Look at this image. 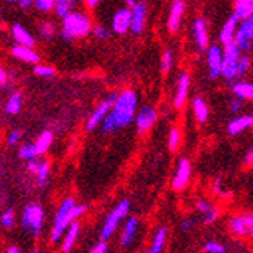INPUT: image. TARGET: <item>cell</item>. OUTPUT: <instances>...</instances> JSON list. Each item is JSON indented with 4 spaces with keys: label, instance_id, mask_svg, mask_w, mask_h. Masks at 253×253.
<instances>
[{
    "label": "cell",
    "instance_id": "6da1fadb",
    "mask_svg": "<svg viewBox=\"0 0 253 253\" xmlns=\"http://www.w3.org/2000/svg\"><path fill=\"white\" fill-rule=\"evenodd\" d=\"M138 112V94L133 89H125L117 94L111 112L100 125L103 133H114L130 125Z\"/></svg>",
    "mask_w": 253,
    "mask_h": 253
},
{
    "label": "cell",
    "instance_id": "7a4b0ae2",
    "mask_svg": "<svg viewBox=\"0 0 253 253\" xmlns=\"http://www.w3.org/2000/svg\"><path fill=\"white\" fill-rule=\"evenodd\" d=\"M86 211V205L78 203L73 197H65L59 206L53 218L52 232H50V241L58 243L59 238L65 234V231L70 227L84 212Z\"/></svg>",
    "mask_w": 253,
    "mask_h": 253
},
{
    "label": "cell",
    "instance_id": "3957f363",
    "mask_svg": "<svg viewBox=\"0 0 253 253\" xmlns=\"http://www.w3.org/2000/svg\"><path fill=\"white\" fill-rule=\"evenodd\" d=\"M94 25L91 17L84 11H73L62 18V26L59 35L64 41H75L93 34Z\"/></svg>",
    "mask_w": 253,
    "mask_h": 253
},
{
    "label": "cell",
    "instance_id": "277c9868",
    "mask_svg": "<svg viewBox=\"0 0 253 253\" xmlns=\"http://www.w3.org/2000/svg\"><path fill=\"white\" fill-rule=\"evenodd\" d=\"M44 217H45V214H44L42 206L37 202H31L21 211V218H20L21 227L25 229L28 234H31L32 237L37 238L41 234Z\"/></svg>",
    "mask_w": 253,
    "mask_h": 253
},
{
    "label": "cell",
    "instance_id": "5b68a950",
    "mask_svg": "<svg viewBox=\"0 0 253 253\" xmlns=\"http://www.w3.org/2000/svg\"><path fill=\"white\" fill-rule=\"evenodd\" d=\"M129 210H130V202H129L127 199L120 200L116 206H114V210L106 215V218H105V221H103L102 232H100L102 240L108 241V240L114 235V232L117 231L119 224L123 221V218H126Z\"/></svg>",
    "mask_w": 253,
    "mask_h": 253
},
{
    "label": "cell",
    "instance_id": "8992f818",
    "mask_svg": "<svg viewBox=\"0 0 253 253\" xmlns=\"http://www.w3.org/2000/svg\"><path fill=\"white\" fill-rule=\"evenodd\" d=\"M243 56V50L238 47L235 42L224 45L223 49V70L221 78L227 82H237V68L240 64V59Z\"/></svg>",
    "mask_w": 253,
    "mask_h": 253
},
{
    "label": "cell",
    "instance_id": "52a82bcc",
    "mask_svg": "<svg viewBox=\"0 0 253 253\" xmlns=\"http://www.w3.org/2000/svg\"><path fill=\"white\" fill-rule=\"evenodd\" d=\"M116 99H117V94H111V96H108L103 102H100V103L94 108V111L89 114V117H88L86 122H85V129H86L88 132L94 130L97 126H100V125L103 123V120L106 119V116L111 112V109H112V106H114V102H116Z\"/></svg>",
    "mask_w": 253,
    "mask_h": 253
},
{
    "label": "cell",
    "instance_id": "ba28073f",
    "mask_svg": "<svg viewBox=\"0 0 253 253\" xmlns=\"http://www.w3.org/2000/svg\"><path fill=\"white\" fill-rule=\"evenodd\" d=\"M234 42L243 50V53L253 50V14L240 21Z\"/></svg>",
    "mask_w": 253,
    "mask_h": 253
},
{
    "label": "cell",
    "instance_id": "9c48e42d",
    "mask_svg": "<svg viewBox=\"0 0 253 253\" xmlns=\"http://www.w3.org/2000/svg\"><path fill=\"white\" fill-rule=\"evenodd\" d=\"M191 35L196 47L200 53L206 52L210 47V31H208V21L203 17H197L193 20L191 25Z\"/></svg>",
    "mask_w": 253,
    "mask_h": 253
},
{
    "label": "cell",
    "instance_id": "30bf717a",
    "mask_svg": "<svg viewBox=\"0 0 253 253\" xmlns=\"http://www.w3.org/2000/svg\"><path fill=\"white\" fill-rule=\"evenodd\" d=\"M206 67H208L210 79H217L221 76L223 70V49L220 44H212L206 50Z\"/></svg>",
    "mask_w": 253,
    "mask_h": 253
},
{
    "label": "cell",
    "instance_id": "8fae6325",
    "mask_svg": "<svg viewBox=\"0 0 253 253\" xmlns=\"http://www.w3.org/2000/svg\"><path fill=\"white\" fill-rule=\"evenodd\" d=\"M191 179V163L187 158H180L176 166L173 179H171V187L174 191H183L187 188Z\"/></svg>",
    "mask_w": 253,
    "mask_h": 253
},
{
    "label": "cell",
    "instance_id": "7c38bea8",
    "mask_svg": "<svg viewBox=\"0 0 253 253\" xmlns=\"http://www.w3.org/2000/svg\"><path fill=\"white\" fill-rule=\"evenodd\" d=\"M132 28V8L125 6L114 12L111 20V31L117 35H125Z\"/></svg>",
    "mask_w": 253,
    "mask_h": 253
},
{
    "label": "cell",
    "instance_id": "4fadbf2b",
    "mask_svg": "<svg viewBox=\"0 0 253 253\" xmlns=\"http://www.w3.org/2000/svg\"><path fill=\"white\" fill-rule=\"evenodd\" d=\"M158 119V109L155 106H143L141 109H138L136 116H135V126H136V130L140 133H146L147 130H150L155 125Z\"/></svg>",
    "mask_w": 253,
    "mask_h": 253
},
{
    "label": "cell",
    "instance_id": "5bb4252c",
    "mask_svg": "<svg viewBox=\"0 0 253 253\" xmlns=\"http://www.w3.org/2000/svg\"><path fill=\"white\" fill-rule=\"evenodd\" d=\"M190 85H191V78L187 72H182L177 76L176 81V88H174V97L173 103L176 109H182L187 103L188 94H190Z\"/></svg>",
    "mask_w": 253,
    "mask_h": 253
},
{
    "label": "cell",
    "instance_id": "9a60e30c",
    "mask_svg": "<svg viewBox=\"0 0 253 253\" xmlns=\"http://www.w3.org/2000/svg\"><path fill=\"white\" fill-rule=\"evenodd\" d=\"M185 0H173L170 9H169V15H167V31L174 34L179 31L183 15H185Z\"/></svg>",
    "mask_w": 253,
    "mask_h": 253
},
{
    "label": "cell",
    "instance_id": "2e32d148",
    "mask_svg": "<svg viewBox=\"0 0 253 253\" xmlns=\"http://www.w3.org/2000/svg\"><path fill=\"white\" fill-rule=\"evenodd\" d=\"M240 18L232 14L226 18V21L223 23V26L220 29V34H218V41L221 45H227V44H232L235 41V35H237V31H238V26H240Z\"/></svg>",
    "mask_w": 253,
    "mask_h": 253
},
{
    "label": "cell",
    "instance_id": "e0dca14e",
    "mask_svg": "<svg viewBox=\"0 0 253 253\" xmlns=\"http://www.w3.org/2000/svg\"><path fill=\"white\" fill-rule=\"evenodd\" d=\"M146 21H147V5L144 2H138L132 8V28H130V32L133 35L143 34V31L146 28Z\"/></svg>",
    "mask_w": 253,
    "mask_h": 253
},
{
    "label": "cell",
    "instance_id": "ac0fdd59",
    "mask_svg": "<svg viewBox=\"0 0 253 253\" xmlns=\"http://www.w3.org/2000/svg\"><path fill=\"white\" fill-rule=\"evenodd\" d=\"M196 210L202 215L203 224H212V223H215L218 215H220L218 208L212 202H210L208 199H199L196 202Z\"/></svg>",
    "mask_w": 253,
    "mask_h": 253
},
{
    "label": "cell",
    "instance_id": "d6986e66",
    "mask_svg": "<svg viewBox=\"0 0 253 253\" xmlns=\"http://www.w3.org/2000/svg\"><path fill=\"white\" fill-rule=\"evenodd\" d=\"M252 126H253V116L244 114V116H237L229 122L226 125V132L231 136H237V135H241L243 132H246L247 129H250Z\"/></svg>",
    "mask_w": 253,
    "mask_h": 253
},
{
    "label": "cell",
    "instance_id": "ffe728a7",
    "mask_svg": "<svg viewBox=\"0 0 253 253\" xmlns=\"http://www.w3.org/2000/svg\"><path fill=\"white\" fill-rule=\"evenodd\" d=\"M138 226H140V221H138L136 217H130L126 220V223L123 226V231L120 234V246L123 249L129 247L135 241L136 234H138Z\"/></svg>",
    "mask_w": 253,
    "mask_h": 253
},
{
    "label": "cell",
    "instance_id": "44dd1931",
    "mask_svg": "<svg viewBox=\"0 0 253 253\" xmlns=\"http://www.w3.org/2000/svg\"><path fill=\"white\" fill-rule=\"evenodd\" d=\"M11 56L15 58L17 61H21L25 64H38L40 61V55L32 49V47H26V45H20L15 44L11 47Z\"/></svg>",
    "mask_w": 253,
    "mask_h": 253
},
{
    "label": "cell",
    "instance_id": "7402d4cb",
    "mask_svg": "<svg viewBox=\"0 0 253 253\" xmlns=\"http://www.w3.org/2000/svg\"><path fill=\"white\" fill-rule=\"evenodd\" d=\"M11 37L15 41V44L26 45V47H32L34 49V45H35L34 35L25 26H21L20 23H15V25L11 26Z\"/></svg>",
    "mask_w": 253,
    "mask_h": 253
},
{
    "label": "cell",
    "instance_id": "603a6c76",
    "mask_svg": "<svg viewBox=\"0 0 253 253\" xmlns=\"http://www.w3.org/2000/svg\"><path fill=\"white\" fill-rule=\"evenodd\" d=\"M227 229L234 237H247V224L244 214H235L229 218L227 221Z\"/></svg>",
    "mask_w": 253,
    "mask_h": 253
},
{
    "label": "cell",
    "instance_id": "cb8c5ba5",
    "mask_svg": "<svg viewBox=\"0 0 253 253\" xmlns=\"http://www.w3.org/2000/svg\"><path fill=\"white\" fill-rule=\"evenodd\" d=\"M79 223L75 221L70 227L67 229L65 234L62 235V243H61V250L64 253H70V250L73 249L76 240H78V235H79Z\"/></svg>",
    "mask_w": 253,
    "mask_h": 253
},
{
    "label": "cell",
    "instance_id": "d4e9b609",
    "mask_svg": "<svg viewBox=\"0 0 253 253\" xmlns=\"http://www.w3.org/2000/svg\"><path fill=\"white\" fill-rule=\"evenodd\" d=\"M232 93L235 97H240L241 100H253V82L249 81L234 82Z\"/></svg>",
    "mask_w": 253,
    "mask_h": 253
},
{
    "label": "cell",
    "instance_id": "484cf974",
    "mask_svg": "<svg viewBox=\"0 0 253 253\" xmlns=\"http://www.w3.org/2000/svg\"><path fill=\"white\" fill-rule=\"evenodd\" d=\"M191 108H193V114L199 123H205L210 117V108L208 103L203 97H194L191 102Z\"/></svg>",
    "mask_w": 253,
    "mask_h": 253
},
{
    "label": "cell",
    "instance_id": "4316f807",
    "mask_svg": "<svg viewBox=\"0 0 253 253\" xmlns=\"http://www.w3.org/2000/svg\"><path fill=\"white\" fill-rule=\"evenodd\" d=\"M167 235H169L167 227H159L156 231V234L153 235L150 247H149V250L146 253H163L164 246L167 243Z\"/></svg>",
    "mask_w": 253,
    "mask_h": 253
},
{
    "label": "cell",
    "instance_id": "83f0119b",
    "mask_svg": "<svg viewBox=\"0 0 253 253\" xmlns=\"http://www.w3.org/2000/svg\"><path fill=\"white\" fill-rule=\"evenodd\" d=\"M23 106V94L20 91H12L5 102V112L8 116H17Z\"/></svg>",
    "mask_w": 253,
    "mask_h": 253
},
{
    "label": "cell",
    "instance_id": "f1b7e54d",
    "mask_svg": "<svg viewBox=\"0 0 253 253\" xmlns=\"http://www.w3.org/2000/svg\"><path fill=\"white\" fill-rule=\"evenodd\" d=\"M53 144V133L50 130H44L38 135V138L35 140V147H37V152H38V156L40 155H44L50 149V146Z\"/></svg>",
    "mask_w": 253,
    "mask_h": 253
},
{
    "label": "cell",
    "instance_id": "f546056e",
    "mask_svg": "<svg viewBox=\"0 0 253 253\" xmlns=\"http://www.w3.org/2000/svg\"><path fill=\"white\" fill-rule=\"evenodd\" d=\"M234 14L243 20L253 14V0H234Z\"/></svg>",
    "mask_w": 253,
    "mask_h": 253
},
{
    "label": "cell",
    "instance_id": "4dcf8cb0",
    "mask_svg": "<svg viewBox=\"0 0 253 253\" xmlns=\"http://www.w3.org/2000/svg\"><path fill=\"white\" fill-rule=\"evenodd\" d=\"M76 2L78 0H58L56 6H55V15L59 17L61 20L65 18L68 14H72L73 11H76Z\"/></svg>",
    "mask_w": 253,
    "mask_h": 253
},
{
    "label": "cell",
    "instance_id": "1f68e13d",
    "mask_svg": "<svg viewBox=\"0 0 253 253\" xmlns=\"http://www.w3.org/2000/svg\"><path fill=\"white\" fill-rule=\"evenodd\" d=\"M49 177H50V163L49 161H42L37 174H35V180L38 188H44L49 183Z\"/></svg>",
    "mask_w": 253,
    "mask_h": 253
},
{
    "label": "cell",
    "instance_id": "d6a6232c",
    "mask_svg": "<svg viewBox=\"0 0 253 253\" xmlns=\"http://www.w3.org/2000/svg\"><path fill=\"white\" fill-rule=\"evenodd\" d=\"M56 34H58L56 25L50 20H44L38 25V35L42 40H52V38L56 37Z\"/></svg>",
    "mask_w": 253,
    "mask_h": 253
},
{
    "label": "cell",
    "instance_id": "836d02e7",
    "mask_svg": "<svg viewBox=\"0 0 253 253\" xmlns=\"http://www.w3.org/2000/svg\"><path fill=\"white\" fill-rule=\"evenodd\" d=\"M182 143V132L179 129V126H171L170 132H169V138H167V146L171 152H176L180 147Z\"/></svg>",
    "mask_w": 253,
    "mask_h": 253
},
{
    "label": "cell",
    "instance_id": "e575fe53",
    "mask_svg": "<svg viewBox=\"0 0 253 253\" xmlns=\"http://www.w3.org/2000/svg\"><path fill=\"white\" fill-rule=\"evenodd\" d=\"M18 156L23 161H31L38 158V152L35 147V143H25L20 149H18Z\"/></svg>",
    "mask_w": 253,
    "mask_h": 253
},
{
    "label": "cell",
    "instance_id": "d590c367",
    "mask_svg": "<svg viewBox=\"0 0 253 253\" xmlns=\"http://www.w3.org/2000/svg\"><path fill=\"white\" fill-rule=\"evenodd\" d=\"M173 64H174V53L171 49H166L163 55H161V72L167 75L173 68Z\"/></svg>",
    "mask_w": 253,
    "mask_h": 253
},
{
    "label": "cell",
    "instance_id": "8d00e7d4",
    "mask_svg": "<svg viewBox=\"0 0 253 253\" xmlns=\"http://www.w3.org/2000/svg\"><path fill=\"white\" fill-rule=\"evenodd\" d=\"M34 75L35 76H40V78H53L56 75V70L55 67L52 65H47V64H35L34 67Z\"/></svg>",
    "mask_w": 253,
    "mask_h": 253
},
{
    "label": "cell",
    "instance_id": "74e56055",
    "mask_svg": "<svg viewBox=\"0 0 253 253\" xmlns=\"http://www.w3.org/2000/svg\"><path fill=\"white\" fill-rule=\"evenodd\" d=\"M17 217H15V211L12 208H6L2 212V217H0V224H2L3 229H12L15 226Z\"/></svg>",
    "mask_w": 253,
    "mask_h": 253
},
{
    "label": "cell",
    "instance_id": "f35d334b",
    "mask_svg": "<svg viewBox=\"0 0 253 253\" xmlns=\"http://www.w3.org/2000/svg\"><path fill=\"white\" fill-rule=\"evenodd\" d=\"M58 0H35V9L42 12V14H49L52 11H55Z\"/></svg>",
    "mask_w": 253,
    "mask_h": 253
},
{
    "label": "cell",
    "instance_id": "ab89813d",
    "mask_svg": "<svg viewBox=\"0 0 253 253\" xmlns=\"http://www.w3.org/2000/svg\"><path fill=\"white\" fill-rule=\"evenodd\" d=\"M252 67V59L247 56V55H243L241 59H240V64H238V68H237V81L241 79Z\"/></svg>",
    "mask_w": 253,
    "mask_h": 253
},
{
    "label": "cell",
    "instance_id": "60d3db41",
    "mask_svg": "<svg viewBox=\"0 0 253 253\" xmlns=\"http://www.w3.org/2000/svg\"><path fill=\"white\" fill-rule=\"evenodd\" d=\"M203 250L206 253H224L226 252V247L220 243V241H206L205 246H203Z\"/></svg>",
    "mask_w": 253,
    "mask_h": 253
},
{
    "label": "cell",
    "instance_id": "b9f144b4",
    "mask_svg": "<svg viewBox=\"0 0 253 253\" xmlns=\"http://www.w3.org/2000/svg\"><path fill=\"white\" fill-rule=\"evenodd\" d=\"M109 34H111V31L106 26H103V25H96L94 29H93V35L97 40H106L109 37Z\"/></svg>",
    "mask_w": 253,
    "mask_h": 253
},
{
    "label": "cell",
    "instance_id": "7bdbcfd3",
    "mask_svg": "<svg viewBox=\"0 0 253 253\" xmlns=\"http://www.w3.org/2000/svg\"><path fill=\"white\" fill-rule=\"evenodd\" d=\"M21 141V132L20 130H11L6 136V143L9 147H14L17 146L18 143Z\"/></svg>",
    "mask_w": 253,
    "mask_h": 253
},
{
    "label": "cell",
    "instance_id": "ee69618b",
    "mask_svg": "<svg viewBox=\"0 0 253 253\" xmlns=\"http://www.w3.org/2000/svg\"><path fill=\"white\" fill-rule=\"evenodd\" d=\"M41 163L35 158V159H31V161H26V170L31 173V174H37L38 169H40Z\"/></svg>",
    "mask_w": 253,
    "mask_h": 253
},
{
    "label": "cell",
    "instance_id": "f6af8a7d",
    "mask_svg": "<svg viewBox=\"0 0 253 253\" xmlns=\"http://www.w3.org/2000/svg\"><path fill=\"white\" fill-rule=\"evenodd\" d=\"M243 102L244 100H241L240 97H232L231 100H229L227 106H229V109H231L232 112H238L243 108Z\"/></svg>",
    "mask_w": 253,
    "mask_h": 253
},
{
    "label": "cell",
    "instance_id": "bcb514c9",
    "mask_svg": "<svg viewBox=\"0 0 253 253\" xmlns=\"http://www.w3.org/2000/svg\"><path fill=\"white\" fill-rule=\"evenodd\" d=\"M244 218H246V224H247V237L253 238V212L244 214Z\"/></svg>",
    "mask_w": 253,
    "mask_h": 253
},
{
    "label": "cell",
    "instance_id": "7dc6e473",
    "mask_svg": "<svg viewBox=\"0 0 253 253\" xmlns=\"http://www.w3.org/2000/svg\"><path fill=\"white\" fill-rule=\"evenodd\" d=\"M106 250H108V243L105 240H100L93 249H91L89 253H106Z\"/></svg>",
    "mask_w": 253,
    "mask_h": 253
},
{
    "label": "cell",
    "instance_id": "c3c4849f",
    "mask_svg": "<svg viewBox=\"0 0 253 253\" xmlns=\"http://www.w3.org/2000/svg\"><path fill=\"white\" fill-rule=\"evenodd\" d=\"M8 76H9V73L6 72V68L5 67L0 68V88L2 89H5L8 85Z\"/></svg>",
    "mask_w": 253,
    "mask_h": 253
},
{
    "label": "cell",
    "instance_id": "681fc988",
    "mask_svg": "<svg viewBox=\"0 0 253 253\" xmlns=\"http://www.w3.org/2000/svg\"><path fill=\"white\" fill-rule=\"evenodd\" d=\"M243 163H244V166H247V167H252V166H253V144H252V146L249 147V150L246 152Z\"/></svg>",
    "mask_w": 253,
    "mask_h": 253
},
{
    "label": "cell",
    "instance_id": "f907efd6",
    "mask_svg": "<svg viewBox=\"0 0 253 253\" xmlns=\"http://www.w3.org/2000/svg\"><path fill=\"white\" fill-rule=\"evenodd\" d=\"M17 5L21 9H29L35 5V0H17Z\"/></svg>",
    "mask_w": 253,
    "mask_h": 253
},
{
    "label": "cell",
    "instance_id": "816d5d0a",
    "mask_svg": "<svg viewBox=\"0 0 253 253\" xmlns=\"http://www.w3.org/2000/svg\"><path fill=\"white\" fill-rule=\"evenodd\" d=\"M193 226H194V221L191 218H185V220H182V223H180V227H182L183 232H188Z\"/></svg>",
    "mask_w": 253,
    "mask_h": 253
},
{
    "label": "cell",
    "instance_id": "f5cc1de1",
    "mask_svg": "<svg viewBox=\"0 0 253 253\" xmlns=\"http://www.w3.org/2000/svg\"><path fill=\"white\" fill-rule=\"evenodd\" d=\"M81 2L86 6V8H89V9H94L99 3H100V0H81Z\"/></svg>",
    "mask_w": 253,
    "mask_h": 253
},
{
    "label": "cell",
    "instance_id": "db71d44e",
    "mask_svg": "<svg viewBox=\"0 0 253 253\" xmlns=\"http://www.w3.org/2000/svg\"><path fill=\"white\" fill-rule=\"evenodd\" d=\"M214 191H215V194H218V196H226V193H224L223 188H221V182H220V179H217V182H214Z\"/></svg>",
    "mask_w": 253,
    "mask_h": 253
},
{
    "label": "cell",
    "instance_id": "11a10c76",
    "mask_svg": "<svg viewBox=\"0 0 253 253\" xmlns=\"http://www.w3.org/2000/svg\"><path fill=\"white\" fill-rule=\"evenodd\" d=\"M6 253H21V250H20L17 246H9V247L6 249Z\"/></svg>",
    "mask_w": 253,
    "mask_h": 253
},
{
    "label": "cell",
    "instance_id": "9f6ffc18",
    "mask_svg": "<svg viewBox=\"0 0 253 253\" xmlns=\"http://www.w3.org/2000/svg\"><path fill=\"white\" fill-rule=\"evenodd\" d=\"M123 2H125V5H126V6H129V8H133V6L138 3V0H123Z\"/></svg>",
    "mask_w": 253,
    "mask_h": 253
},
{
    "label": "cell",
    "instance_id": "6f0895ef",
    "mask_svg": "<svg viewBox=\"0 0 253 253\" xmlns=\"http://www.w3.org/2000/svg\"><path fill=\"white\" fill-rule=\"evenodd\" d=\"M8 3H17V0H6Z\"/></svg>",
    "mask_w": 253,
    "mask_h": 253
},
{
    "label": "cell",
    "instance_id": "680465c9",
    "mask_svg": "<svg viewBox=\"0 0 253 253\" xmlns=\"http://www.w3.org/2000/svg\"><path fill=\"white\" fill-rule=\"evenodd\" d=\"M31 253H40V252H38V250H32Z\"/></svg>",
    "mask_w": 253,
    "mask_h": 253
}]
</instances>
